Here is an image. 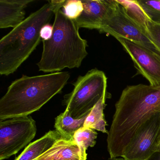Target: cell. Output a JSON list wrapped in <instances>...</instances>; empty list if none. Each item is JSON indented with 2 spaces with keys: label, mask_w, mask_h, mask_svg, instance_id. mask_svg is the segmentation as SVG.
Wrapping results in <instances>:
<instances>
[{
  "label": "cell",
  "mask_w": 160,
  "mask_h": 160,
  "mask_svg": "<svg viewBox=\"0 0 160 160\" xmlns=\"http://www.w3.org/2000/svg\"><path fill=\"white\" fill-rule=\"evenodd\" d=\"M160 111V85L128 86L115 104V112L108 134L110 158L122 157L138 128Z\"/></svg>",
  "instance_id": "cell-1"
},
{
  "label": "cell",
  "mask_w": 160,
  "mask_h": 160,
  "mask_svg": "<svg viewBox=\"0 0 160 160\" xmlns=\"http://www.w3.org/2000/svg\"><path fill=\"white\" fill-rule=\"evenodd\" d=\"M67 72L29 77L13 81L0 100V121L29 116L60 93L68 83Z\"/></svg>",
  "instance_id": "cell-2"
},
{
  "label": "cell",
  "mask_w": 160,
  "mask_h": 160,
  "mask_svg": "<svg viewBox=\"0 0 160 160\" xmlns=\"http://www.w3.org/2000/svg\"><path fill=\"white\" fill-rule=\"evenodd\" d=\"M65 0L48 1L0 40V74L13 73L28 59L41 42L40 31L49 24Z\"/></svg>",
  "instance_id": "cell-3"
},
{
  "label": "cell",
  "mask_w": 160,
  "mask_h": 160,
  "mask_svg": "<svg viewBox=\"0 0 160 160\" xmlns=\"http://www.w3.org/2000/svg\"><path fill=\"white\" fill-rule=\"evenodd\" d=\"M61 8L55 12L52 38L42 41V53L37 65L43 72L79 68L88 55V42L81 38L74 20L66 17Z\"/></svg>",
  "instance_id": "cell-4"
},
{
  "label": "cell",
  "mask_w": 160,
  "mask_h": 160,
  "mask_svg": "<svg viewBox=\"0 0 160 160\" xmlns=\"http://www.w3.org/2000/svg\"><path fill=\"white\" fill-rule=\"evenodd\" d=\"M72 85L73 89L63 96L62 104L74 119H80L88 114L103 96L110 94L107 91L105 74L96 68L78 76Z\"/></svg>",
  "instance_id": "cell-5"
},
{
  "label": "cell",
  "mask_w": 160,
  "mask_h": 160,
  "mask_svg": "<svg viewBox=\"0 0 160 160\" xmlns=\"http://www.w3.org/2000/svg\"><path fill=\"white\" fill-rule=\"evenodd\" d=\"M37 132L31 116L0 121V160L8 159L30 144Z\"/></svg>",
  "instance_id": "cell-6"
},
{
  "label": "cell",
  "mask_w": 160,
  "mask_h": 160,
  "mask_svg": "<svg viewBox=\"0 0 160 160\" xmlns=\"http://www.w3.org/2000/svg\"><path fill=\"white\" fill-rule=\"evenodd\" d=\"M160 143V111L152 115L136 132L123 152L127 160H148Z\"/></svg>",
  "instance_id": "cell-7"
},
{
  "label": "cell",
  "mask_w": 160,
  "mask_h": 160,
  "mask_svg": "<svg viewBox=\"0 0 160 160\" xmlns=\"http://www.w3.org/2000/svg\"><path fill=\"white\" fill-rule=\"evenodd\" d=\"M133 62L137 71L152 86L160 85V54L144 45L131 40L116 37Z\"/></svg>",
  "instance_id": "cell-8"
},
{
  "label": "cell",
  "mask_w": 160,
  "mask_h": 160,
  "mask_svg": "<svg viewBox=\"0 0 160 160\" xmlns=\"http://www.w3.org/2000/svg\"><path fill=\"white\" fill-rule=\"evenodd\" d=\"M98 31L114 38L120 37L140 43L158 52L149 37L127 15L124 8L118 2L114 12L104 22Z\"/></svg>",
  "instance_id": "cell-9"
},
{
  "label": "cell",
  "mask_w": 160,
  "mask_h": 160,
  "mask_svg": "<svg viewBox=\"0 0 160 160\" xmlns=\"http://www.w3.org/2000/svg\"><path fill=\"white\" fill-rule=\"evenodd\" d=\"M84 10L74 20L78 28L99 31L104 22L114 12L117 0H81Z\"/></svg>",
  "instance_id": "cell-10"
},
{
  "label": "cell",
  "mask_w": 160,
  "mask_h": 160,
  "mask_svg": "<svg viewBox=\"0 0 160 160\" xmlns=\"http://www.w3.org/2000/svg\"><path fill=\"white\" fill-rule=\"evenodd\" d=\"M33 0H0V28H16L25 18V9Z\"/></svg>",
  "instance_id": "cell-11"
},
{
  "label": "cell",
  "mask_w": 160,
  "mask_h": 160,
  "mask_svg": "<svg viewBox=\"0 0 160 160\" xmlns=\"http://www.w3.org/2000/svg\"><path fill=\"white\" fill-rule=\"evenodd\" d=\"M74 139L62 137L45 152L34 160H87Z\"/></svg>",
  "instance_id": "cell-12"
},
{
  "label": "cell",
  "mask_w": 160,
  "mask_h": 160,
  "mask_svg": "<svg viewBox=\"0 0 160 160\" xmlns=\"http://www.w3.org/2000/svg\"><path fill=\"white\" fill-rule=\"evenodd\" d=\"M62 137L57 130L49 131L41 138L28 145L14 160H34L48 150Z\"/></svg>",
  "instance_id": "cell-13"
},
{
  "label": "cell",
  "mask_w": 160,
  "mask_h": 160,
  "mask_svg": "<svg viewBox=\"0 0 160 160\" xmlns=\"http://www.w3.org/2000/svg\"><path fill=\"white\" fill-rule=\"evenodd\" d=\"M88 114L80 119H74L65 110L56 118L55 129L63 138L74 139L75 133L83 127L85 120Z\"/></svg>",
  "instance_id": "cell-14"
},
{
  "label": "cell",
  "mask_w": 160,
  "mask_h": 160,
  "mask_svg": "<svg viewBox=\"0 0 160 160\" xmlns=\"http://www.w3.org/2000/svg\"><path fill=\"white\" fill-rule=\"evenodd\" d=\"M110 97V94L105 95L99 100L86 118L83 127L91 128L103 133L108 134V131L106 129L107 123L105 119L104 110L106 105V100Z\"/></svg>",
  "instance_id": "cell-15"
},
{
  "label": "cell",
  "mask_w": 160,
  "mask_h": 160,
  "mask_svg": "<svg viewBox=\"0 0 160 160\" xmlns=\"http://www.w3.org/2000/svg\"><path fill=\"white\" fill-rule=\"evenodd\" d=\"M123 7L127 15L133 20L148 35L147 24L149 19L147 17L137 1L117 0ZM149 37V36H148Z\"/></svg>",
  "instance_id": "cell-16"
},
{
  "label": "cell",
  "mask_w": 160,
  "mask_h": 160,
  "mask_svg": "<svg viewBox=\"0 0 160 160\" xmlns=\"http://www.w3.org/2000/svg\"><path fill=\"white\" fill-rule=\"evenodd\" d=\"M97 132L93 129L82 127L74 135L73 139L80 148L83 155L87 157L86 150L89 147H93L96 143Z\"/></svg>",
  "instance_id": "cell-17"
},
{
  "label": "cell",
  "mask_w": 160,
  "mask_h": 160,
  "mask_svg": "<svg viewBox=\"0 0 160 160\" xmlns=\"http://www.w3.org/2000/svg\"><path fill=\"white\" fill-rule=\"evenodd\" d=\"M137 1L150 20L160 24V0Z\"/></svg>",
  "instance_id": "cell-18"
},
{
  "label": "cell",
  "mask_w": 160,
  "mask_h": 160,
  "mask_svg": "<svg viewBox=\"0 0 160 160\" xmlns=\"http://www.w3.org/2000/svg\"><path fill=\"white\" fill-rule=\"evenodd\" d=\"M62 8L66 17L73 20L78 19L84 10L83 3L80 0H65Z\"/></svg>",
  "instance_id": "cell-19"
},
{
  "label": "cell",
  "mask_w": 160,
  "mask_h": 160,
  "mask_svg": "<svg viewBox=\"0 0 160 160\" xmlns=\"http://www.w3.org/2000/svg\"><path fill=\"white\" fill-rule=\"evenodd\" d=\"M149 37L160 53V24L149 20L147 24Z\"/></svg>",
  "instance_id": "cell-20"
},
{
  "label": "cell",
  "mask_w": 160,
  "mask_h": 160,
  "mask_svg": "<svg viewBox=\"0 0 160 160\" xmlns=\"http://www.w3.org/2000/svg\"><path fill=\"white\" fill-rule=\"evenodd\" d=\"M53 32V26L49 24L44 25L40 31V37L42 40L48 41L52 38Z\"/></svg>",
  "instance_id": "cell-21"
},
{
  "label": "cell",
  "mask_w": 160,
  "mask_h": 160,
  "mask_svg": "<svg viewBox=\"0 0 160 160\" xmlns=\"http://www.w3.org/2000/svg\"><path fill=\"white\" fill-rule=\"evenodd\" d=\"M148 160H160V150L156 152Z\"/></svg>",
  "instance_id": "cell-22"
},
{
  "label": "cell",
  "mask_w": 160,
  "mask_h": 160,
  "mask_svg": "<svg viewBox=\"0 0 160 160\" xmlns=\"http://www.w3.org/2000/svg\"><path fill=\"white\" fill-rule=\"evenodd\" d=\"M108 160H127L124 159L122 157H115V158H110Z\"/></svg>",
  "instance_id": "cell-23"
},
{
  "label": "cell",
  "mask_w": 160,
  "mask_h": 160,
  "mask_svg": "<svg viewBox=\"0 0 160 160\" xmlns=\"http://www.w3.org/2000/svg\"><path fill=\"white\" fill-rule=\"evenodd\" d=\"M160 150V143L159 144V146H158V150Z\"/></svg>",
  "instance_id": "cell-24"
}]
</instances>
